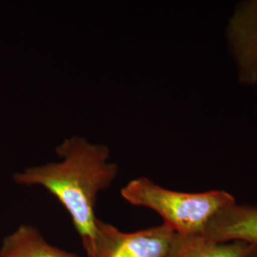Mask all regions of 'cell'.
<instances>
[{
	"instance_id": "cell-8",
	"label": "cell",
	"mask_w": 257,
	"mask_h": 257,
	"mask_svg": "<svg viewBox=\"0 0 257 257\" xmlns=\"http://www.w3.org/2000/svg\"><path fill=\"white\" fill-rule=\"evenodd\" d=\"M253 257H257V254H256V255H255V256H253Z\"/></svg>"
},
{
	"instance_id": "cell-3",
	"label": "cell",
	"mask_w": 257,
	"mask_h": 257,
	"mask_svg": "<svg viewBox=\"0 0 257 257\" xmlns=\"http://www.w3.org/2000/svg\"><path fill=\"white\" fill-rule=\"evenodd\" d=\"M176 232L163 223L134 232H124L97 219L91 253L87 257H168Z\"/></svg>"
},
{
	"instance_id": "cell-7",
	"label": "cell",
	"mask_w": 257,
	"mask_h": 257,
	"mask_svg": "<svg viewBox=\"0 0 257 257\" xmlns=\"http://www.w3.org/2000/svg\"><path fill=\"white\" fill-rule=\"evenodd\" d=\"M0 257H79L51 245L37 228L21 225L2 241Z\"/></svg>"
},
{
	"instance_id": "cell-5",
	"label": "cell",
	"mask_w": 257,
	"mask_h": 257,
	"mask_svg": "<svg viewBox=\"0 0 257 257\" xmlns=\"http://www.w3.org/2000/svg\"><path fill=\"white\" fill-rule=\"evenodd\" d=\"M202 236L214 242L257 245V207L235 203L223 209L208 224Z\"/></svg>"
},
{
	"instance_id": "cell-1",
	"label": "cell",
	"mask_w": 257,
	"mask_h": 257,
	"mask_svg": "<svg viewBox=\"0 0 257 257\" xmlns=\"http://www.w3.org/2000/svg\"><path fill=\"white\" fill-rule=\"evenodd\" d=\"M55 152L60 161L26 168L14 175V181L26 187H42L55 196L69 212L88 256L98 219V194L110 188L119 168L110 161L109 147L78 136L64 139Z\"/></svg>"
},
{
	"instance_id": "cell-4",
	"label": "cell",
	"mask_w": 257,
	"mask_h": 257,
	"mask_svg": "<svg viewBox=\"0 0 257 257\" xmlns=\"http://www.w3.org/2000/svg\"><path fill=\"white\" fill-rule=\"evenodd\" d=\"M227 39L240 81L257 83V0L239 4L227 25Z\"/></svg>"
},
{
	"instance_id": "cell-2",
	"label": "cell",
	"mask_w": 257,
	"mask_h": 257,
	"mask_svg": "<svg viewBox=\"0 0 257 257\" xmlns=\"http://www.w3.org/2000/svg\"><path fill=\"white\" fill-rule=\"evenodd\" d=\"M127 202L157 212L175 232L202 235L211 219L223 209L235 204L224 191L183 193L168 190L147 177L133 179L121 190Z\"/></svg>"
},
{
	"instance_id": "cell-6",
	"label": "cell",
	"mask_w": 257,
	"mask_h": 257,
	"mask_svg": "<svg viewBox=\"0 0 257 257\" xmlns=\"http://www.w3.org/2000/svg\"><path fill=\"white\" fill-rule=\"evenodd\" d=\"M257 245L242 241L214 242L202 235H183L176 232L168 257H253Z\"/></svg>"
}]
</instances>
